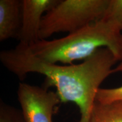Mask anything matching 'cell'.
Instances as JSON below:
<instances>
[{
    "label": "cell",
    "mask_w": 122,
    "mask_h": 122,
    "mask_svg": "<svg viewBox=\"0 0 122 122\" xmlns=\"http://www.w3.org/2000/svg\"><path fill=\"white\" fill-rule=\"evenodd\" d=\"M0 122H25L22 111L1 102Z\"/></svg>",
    "instance_id": "30bf717a"
},
{
    "label": "cell",
    "mask_w": 122,
    "mask_h": 122,
    "mask_svg": "<svg viewBox=\"0 0 122 122\" xmlns=\"http://www.w3.org/2000/svg\"><path fill=\"white\" fill-rule=\"evenodd\" d=\"M112 72V74L116 72H122V60L117 67L113 68Z\"/></svg>",
    "instance_id": "8fae6325"
},
{
    "label": "cell",
    "mask_w": 122,
    "mask_h": 122,
    "mask_svg": "<svg viewBox=\"0 0 122 122\" xmlns=\"http://www.w3.org/2000/svg\"><path fill=\"white\" fill-rule=\"evenodd\" d=\"M0 61L20 80L29 73L45 76V87L55 86L61 102L77 105L81 115L79 122H90L100 85L112 74L114 65L118 62L109 49L102 48L77 65L46 63L33 56L28 46L21 42L14 48L1 51Z\"/></svg>",
    "instance_id": "6da1fadb"
},
{
    "label": "cell",
    "mask_w": 122,
    "mask_h": 122,
    "mask_svg": "<svg viewBox=\"0 0 122 122\" xmlns=\"http://www.w3.org/2000/svg\"><path fill=\"white\" fill-rule=\"evenodd\" d=\"M59 0H22V26L19 42L30 45L39 41L44 14L53 9Z\"/></svg>",
    "instance_id": "5b68a950"
},
{
    "label": "cell",
    "mask_w": 122,
    "mask_h": 122,
    "mask_svg": "<svg viewBox=\"0 0 122 122\" xmlns=\"http://www.w3.org/2000/svg\"><path fill=\"white\" fill-rule=\"evenodd\" d=\"M22 1L0 0V41L17 39L22 26Z\"/></svg>",
    "instance_id": "8992f818"
},
{
    "label": "cell",
    "mask_w": 122,
    "mask_h": 122,
    "mask_svg": "<svg viewBox=\"0 0 122 122\" xmlns=\"http://www.w3.org/2000/svg\"><path fill=\"white\" fill-rule=\"evenodd\" d=\"M110 0H59L45 14L40 31V40L58 32L71 33L103 18Z\"/></svg>",
    "instance_id": "3957f363"
},
{
    "label": "cell",
    "mask_w": 122,
    "mask_h": 122,
    "mask_svg": "<svg viewBox=\"0 0 122 122\" xmlns=\"http://www.w3.org/2000/svg\"><path fill=\"white\" fill-rule=\"evenodd\" d=\"M90 122H122V102L102 104L96 101Z\"/></svg>",
    "instance_id": "52a82bcc"
},
{
    "label": "cell",
    "mask_w": 122,
    "mask_h": 122,
    "mask_svg": "<svg viewBox=\"0 0 122 122\" xmlns=\"http://www.w3.org/2000/svg\"><path fill=\"white\" fill-rule=\"evenodd\" d=\"M102 19L110 21L122 30V0H110L107 8Z\"/></svg>",
    "instance_id": "ba28073f"
},
{
    "label": "cell",
    "mask_w": 122,
    "mask_h": 122,
    "mask_svg": "<svg viewBox=\"0 0 122 122\" xmlns=\"http://www.w3.org/2000/svg\"><path fill=\"white\" fill-rule=\"evenodd\" d=\"M96 101L102 104L122 102V85L114 88H100L96 94Z\"/></svg>",
    "instance_id": "9c48e42d"
},
{
    "label": "cell",
    "mask_w": 122,
    "mask_h": 122,
    "mask_svg": "<svg viewBox=\"0 0 122 122\" xmlns=\"http://www.w3.org/2000/svg\"><path fill=\"white\" fill-rule=\"evenodd\" d=\"M28 46L33 56L49 63L72 65L75 61L87 59L102 48L109 49L118 61L122 60L121 31L104 19L60 39L40 40Z\"/></svg>",
    "instance_id": "7a4b0ae2"
},
{
    "label": "cell",
    "mask_w": 122,
    "mask_h": 122,
    "mask_svg": "<svg viewBox=\"0 0 122 122\" xmlns=\"http://www.w3.org/2000/svg\"><path fill=\"white\" fill-rule=\"evenodd\" d=\"M17 94L25 122H53L56 107L61 103L57 93L45 86L20 83Z\"/></svg>",
    "instance_id": "277c9868"
}]
</instances>
